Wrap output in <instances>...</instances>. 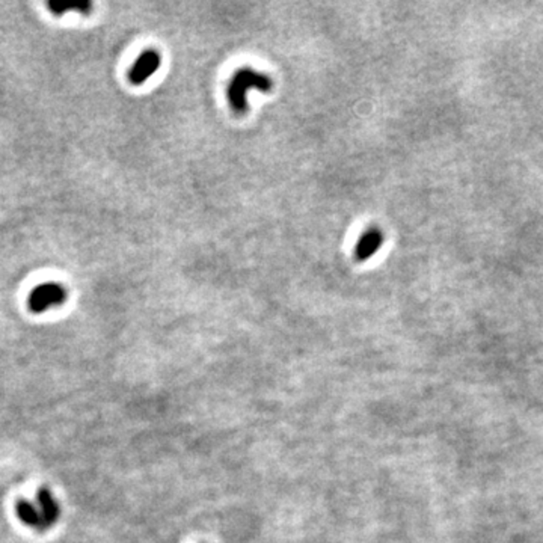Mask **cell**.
<instances>
[{"mask_svg": "<svg viewBox=\"0 0 543 543\" xmlns=\"http://www.w3.org/2000/svg\"><path fill=\"white\" fill-rule=\"evenodd\" d=\"M272 88L273 82L266 73L252 68H240L234 74L228 85V103L234 112L245 113L248 111V91L257 89L260 93H270Z\"/></svg>", "mask_w": 543, "mask_h": 543, "instance_id": "cell-1", "label": "cell"}, {"mask_svg": "<svg viewBox=\"0 0 543 543\" xmlns=\"http://www.w3.org/2000/svg\"><path fill=\"white\" fill-rule=\"evenodd\" d=\"M66 290L61 284L46 282L32 290L29 296V308L33 313H44L48 308L59 306L65 302Z\"/></svg>", "mask_w": 543, "mask_h": 543, "instance_id": "cell-2", "label": "cell"}, {"mask_svg": "<svg viewBox=\"0 0 543 543\" xmlns=\"http://www.w3.org/2000/svg\"><path fill=\"white\" fill-rule=\"evenodd\" d=\"M162 65V56L154 48H148L145 52H142L136 62L129 71V80L131 85H142L145 83L153 74L160 68Z\"/></svg>", "mask_w": 543, "mask_h": 543, "instance_id": "cell-3", "label": "cell"}, {"mask_svg": "<svg viewBox=\"0 0 543 543\" xmlns=\"http://www.w3.org/2000/svg\"><path fill=\"white\" fill-rule=\"evenodd\" d=\"M382 243H383L382 232L378 228H370L359 237L355 248V258L361 263L370 260V258L374 257V254L380 249Z\"/></svg>", "mask_w": 543, "mask_h": 543, "instance_id": "cell-4", "label": "cell"}, {"mask_svg": "<svg viewBox=\"0 0 543 543\" xmlns=\"http://www.w3.org/2000/svg\"><path fill=\"white\" fill-rule=\"evenodd\" d=\"M37 501L39 507V513L43 516V521L46 525V530L52 527V525L59 519V506H57L56 499L53 498L52 492L48 489H39L37 492Z\"/></svg>", "mask_w": 543, "mask_h": 543, "instance_id": "cell-5", "label": "cell"}, {"mask_svg": "<svg viewBox=\"0 0 543 543\" xmlns=\"http://www.w3.org/2000/svg\"><path fill=\"white\" fill-rule=\"evenodd\" d=\"M15 507H17V515H19V517L24 524L41 531L46 530L43 516H41L38 508L32 503H29L26 499H20Z\"/></svg>", "mask_w": 543, "mask_h": 543, "instance_id": "cell-6", "label": "cell"}, {"mask_svg": "<svg viewBox=\"0 0 543 543\" xmlns=\"http://www.w3.org/2000/svg\"><path fill=\"white\" fill-rule=\"evenodd\" d=\"M47 5H48V10L56 15H62L70 10H77L82 14H88L91 11V8H93V3L88 2V0H83V2H76V3H64L61 0H52V2H48Z\"/></svg>", "mask_w": 543, "mask_h": 543, "instance_id": "cell-7", "label": "cell"}]
</instances>
